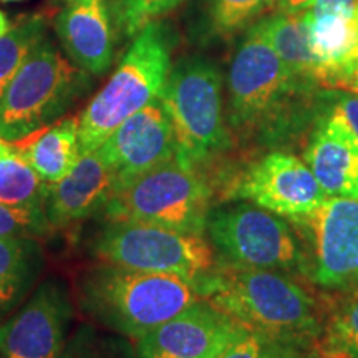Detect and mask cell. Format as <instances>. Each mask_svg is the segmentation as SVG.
Returning a JSON list of instances; mask_svg holds the SVG:
<instances>
[{
	"instance_id": "9a60e30c",
	"label": "cell",
	"mask_w": 358,
	"mask_h": 358,
	"mask_svg": "<svg viewBox=\"0 0 358 358\" xmlns=\"http://www.w3.org/2000/svg\"><path fill=\"white\" fill-rule=\"evenodd\" d=\"M96 151L115 174V187L174 158L176 138L161 100L124 120Z\"/></svg>"
},
{
	"instance_id": "603a6c76",
	"label": "cell",
	"mask_w": 358,
	"mask_h": 358,
	"mask_svg": "<svg viewBox=\"0 0 358 358\" xmlns=\"http://www.w3.org/2000/svg\"><path fill=\"white\" fill-rule=\"evenodd\" d=\"M45 38V22L42 17H27L0 35V96L3 90L25 64L30 53Z\"/></svg>"
},
{
	"instance_id": "e575fe53",
	"label": "cell",
	"mask_w": 358,
	"mask_h": 358,
	"mask_svg": "<svg viewBox=\"0 0 358 358\" xmlns=\"http://www.w3.org/2000/svg\"><path fill=\"white\" fill-rule=\"evenodd\" d=\"M8 29H10V24H8L7 17L3 15V12L0 10V35H3V34H6Z\"/></svg>"
},
{
	"instance_id": "ac0fdd59",
	"label": "cell",
	"mask_w": 358,
	"mask_h": 358,
	"mask_svg": "<svg viewBox=\"0 0 358 358\" xmlns=\"http://www.w3.org/2000/svg\"><path fill=\"white\" fill-rule=\"evenodd\" d=\"M306 163L327 196L358 198V140L337 120L317 116Z\"/></svg>"
},
{
	"instance_id": "cb8c5ba5",
	"label": "cell",
	"mask_w": 358,
	"mask_h": 358,
	"mask_svg": "<svg viewBox=\"0 0 358 358\" xmlns=\"http://www.w3.org/2000/svg\"><path fill=\"white\" fill-rule=\"evenodd\" d=\"M277 2L279 0H209L208 17L211 32L219 37H231L252 24V20Z\"/></svg>"
},
{
	"instance_id": "ffe728a7",
	"label": "cell",
	"mask_w": 358,
	"mask_h": 358,
	"mask_svg": "<svg viewBox=\"0 0 358 358\" xmlns=\"http://www.w3.org/2000/svg\"><path fill=\"white\" fill-rule=\"evenodd\" d=\"M262 38L271 45L287 70L301 82L317 85V64L310 47L307 22L302 13H275L254 25Z\"/></svg>"
},
{
	"instance_id": "7c38bea8",
	"label": "cell",
	"mask_w": 358,
	"mask_h": 358,
	"mask_svg": "<svg viewBox=\"0 0 358 358\" xmlns=\"http://www.w3.org/2000/svg\"><path fill=\"white\" fill-rule=\"evenodd\" d=\"M71 320L73 302L65 282L43 280L25 306L0 325V358H57Z\"/></svg>"
},
{
	"instance_id": "277c9868",
	"label": "cell",
	"mask_w": 358,
	"mask_h": 358,
	"mask_svg": "<svg viewBox=\"0 0 358 358\" xmlns=\"http://www.w3.org/2000/svg\"><path fill=\"white\" fill-rule=\"evenodd\" d=\"M211 199L213 187L199 168L176 155L115 187L101 214L106 221L153 224L204 236Z\"/></svg>"
},
{
	"instance_id": "e0dca14e",
	"label": "cell",
	"mask_w": 358,
	"mask_h": 358,
	"mask_svg": "<svg viewBox=\"0 0 358 358\" xmlns=\"http://www.w3.org/2000/svg\"><path fill=\"white\" fill-rule=\"evenodd\" d=\"M57 34L75 65L96 77L108 71L115 38L106 0H69L57 17Z\"/></svg>"
},
{
	"instance_id": "30bf717a",
	"label": "cell",
	"mask_w": 358,
	"mask_h": 358,
	"mask_svg": "<svg viewBox=\"0 0 358 358\" xmlns=\"http://www.w3.org/2000/svg\"><path fill=\"white\" fill-rule=\"evenodd\" d=\"M294 224L307 231L310 244L306 274L329 290L358 289V198L327 196Z\"/></svg>"
},
{
	"instance_id": "d4e9b609",
	"label": "cell",
	"mask_w": 358,
	"mask_h": 358,
	"mask_svg": "<svg viewBox=\"0 0 358 358\" xmlns=\"http://www.w3.org/2000/svg\"><path fill=\"white\" fill-rule=\"evenodd\" d=\"M57 358H133L123 340L106 335L96 327L82 325L65 342Z\"/></svg>"
},
{
	"instance_id": "8fae6325",
	"label": "cell",
	"mask_w": 358,
	"mask_h": 358,
	"mask_svg": "<svg viewBox=\"0 0 358 358\" xmlns=\"http://www.w3.org/2000/svg\"><path fill=\"white\" fill-rule=\"evenodd\" d=\"M227 192L292 222L307 217L327 198L307 163L285 151L268 153L250 164Z\"/></svg>"
},
{
	"instance_id": "8992f818",
	"label": "cell",
	"mask_w": 358,
	"mask_h": 358,
	"mask_svg": "<svg viewBox=\"0 0 358 358\" xmlns=\"http://www.w3.org/2000/svg\"><path fill=\"white\" fill-rule=\"evenodd\" d=\"M159 100L171 122L179 158L199 168L229 150L222 75L211 60L203 57L179 60L169 71Z\"/></svg>"
},
{
	"instance_id": "4316f807",
	"label": "cell",
	"mask_w": 358,
	"mask_h": 358,
	"mask_svg": "<svg viewBox=\"0 0 358 358\" xmlns=\"http://www.w3.org/2000/svg\"><path fill=\"white\" fill-rule=\"evenodd\" d=\"M50 231L45 211L0 203V239H37Z\"/></svg>"
},
{
	"instance_id": "5bb4252c",
	"label": "cell",
	"mask_w": 358,
	"mask_h": 358,
	"mask_svg": "<svg viewBox=\"0 0 358 358\" xmlns=\"http://www.w3.org/2000/svg\"><path fill=\"white\" fill-rule=\"evenodd\" d=\"M317 64V85L343 92L358 71V0H313L301 12Z\"/></svg>"
},
{
	"instance_id": "f1b7e54d",
	"label": "cell",
	"mask_w": 358,
	"mask_h": 358,
	"mask_svg": "<svg viewBox=\"0 0 358 358\" xmlns=\"http://www.w3.org/2000/svg\"><path fill=\"white\" fill-rule=\"evenodd\" d=\"M320 113L337 120L358 140V95L332 92V100L327 103Z\"/></svg>"
},
{
	"instance_id": "52a82bcc",
	"label": "cell",
	"mask_w": 358,
	"mask_h": 358,
	"mask_svg": "<svg viewBox=\"0 0 358 358\" xmlns=\"http://www.w3.org/2000/svg\"><path fill=\"white\" fill-rule=\"evenodd\" d=\"M88 88V71L43 38L0 96V138L15 143L53 123Z\"/></svg>"
},
{
	"instance_id": "7402d4cb",
	"label": "cell",
	"mask_w": 358,
	"mask_h": 358,
	"mask_svg": "<svg viewBox=\"0 0 358 358\" xmlns=\"http://www.w3.org/2000/svg\"><path fill=\"white\" fill-rule=\"evenodd\" d=\"M47 182L27 161L12 151L0 158V203L45 211Z\"/></svg>"
},
{
	"instance_id": "44dd1931",
	"label": "cell",
	"mask_w": 358,
	"mask_h": 358,
	"mask_svg": "<svg viewBox=\"0 0 358 358\" xmlns=\"http://www.w3.org/2000/svg\"><path fill=\"white\" fill-rule=\"evenodd\" d=\"M42 250L35 239H0V307L13 306L37 279Z\"/></svg>"
},
{
	"instance_id": "4dcf8cb0",
	"label": "cell",
	"mask_w": 358,
	"mask_h": 358,
	"mask_svg": "<svg viewBox=\"0 0 358 358\" xmlns=\"http://www.w3.org/2000/svg\"><path fill=\"white\" fill-rule=\"evenodd\" d=\"M312 348L313 350L310 358H358L350 350H347L345 347L330 342L327 338H322Z\"/></svg>"
},
{
	"instance_id": "1f68e13d",
	"label": "cell",
	"mask_w": 358,
	"mask_h": 358,
	"mask_svg": "<svg viewBox=\"0 0 358 358\" xmlns=\"http://www.w3.org/2000/svg\"><path fill=\"white\" fill-rule=\"evenodd\" d=\"M266 358H306L302 348L284 345V343H268Z\"/></svg>"
},
{
	"instance_id": "7a4b0ae2",
	"label": "cell",
	"mask_w": 358,
	"mask_h": 358,
	"mask_svg": "<svg viewBox=\"0 0 358 358\" xmlns=\"http://www.w3.org/2000/svg\"><path fill=\"white\" fill-rule=\"evenodd\" d=\"M198 287L176 274L143 272L100 262L80 277L85 313L111 332L141 338L199 301Z\"/></svg>"
},
{
	"instance_id": "5b68a950",
	"label": "cell",
	"mask_w": 358,
	"mask_h": 358,
	"mask_svg": "<svg viewBox=\"0 0 358 358\" xmlns=\"http://www.w3.org/2000/svg\"><path fill=\"white\" fill-rule=\"evenodd\" d=\"M227 90L232 127L279 133L289 122H297L301 100L317 88L295 78L252 27L232 60Z\"/></svg>"
},
{
	"instance_id": "2e32d148",
	"label": "cell",
	"mask_w": 358,
	"mask_h": 358,
	"mask_svg": "<svg viewBox=\"0 0 358 358\" xmlns=\"http://www.w3.org/2000/svg\"><path fill=\"white\" fill-rule=\"evenodd\" d=\"M113 189L115 174L100 153H80L65 178L47 185L45 213L52 229H64L101 213Z\"/></svg>"
},
{
	"instance_id": "836d02e7",
	"label": "cell",
	"mask_w": 358,
	"mask_h": 358,
	"mask_svg": "<svg viewBox=\"0 0 358 358\" xmlns=\"http://www.w3.org/2000/svg\"><path fill=\"white\" fill-rule=\"evenodd\" d=\"M12 151H13L12 143H8V141L2 140V138H0V158H3V156L10 155Z\"/></svg>"
},
{
	"instance_id": "d590c367",
	"label": "cell",
	"mask_w": 358,
	"mask_h": 358,
	"mask_svg": "<svg viewBox=\"0 0 358 358\" xmlns=\"http://www.w3.org/2000/svg\"><path fill=\"white\" fill-rule=\"evenodd\" d=\"M2 2H20V0H2Z\"/></svg>"
},
{
	"instance_id": "d6986e66",
	"label": "cell",
	"mask_w": 358,
	"mask_h": 358,
	"mask_svg": "<svg viewBox=\"0 0 358 358\" xmlns=\"http://www.w3.org/2000/svg\"><path fill=\"white\" fill-rule=\"evenodd\" d=\"M12 146L43 182L52 185L60 181L70 173L82 153L78 141V118L70 116L58 120L12 143Z\"/></svg>"
},
{
	"instance_id": "f546056e",
	"label": "cell",
	"mask_w": 358,
	"mask_h": 358,
	"mask_svg": "<svg viewBox=\"0 0 358 358\" xmlns=\"http://www.w3.org/2000/svg\"><path fill=\"white\" fill-rule=\"evenodd\" d=\"M268 343L261 335L249 330L217 358H266Z\"/></svg>"
},
{
	"instance_id": "3957f363",
	"label": "cell",
	"mask_w": 358,
	"mask_h": 358,
	"mask_svg": "<svg viewBox=\"0 0 358 358\" xmlns=\"http://www.w3.org/2000/svg\"><path fill=\"white\" fill-rule=\"evenodd\" d=\"M171 71V37L151 22L136 34L118 69L78 118L80 151H95L129 116L159 100Z\"/></svg>"
},
{
	"instance_id": "4fadbf2b",
	"label": "cell",
	"mask_w": 358,
	"mask_h": 358,
	"mask_svg": "<svg viewBox=\"0 0 358 358\" xmlns=\"http://www.w3.org/2000/svg\"><path fill=\"white\" fill-rule=\"evenodd\" d=\"M249 332L231 315L199 299L136 340L138 358H217Z\"/></svg>"
},
{
	"instance_id": "484cf974",
	"label": "cell",
	"mask_w": 358,
	"mask_h": 358,
	"mask_svg": "<svg viewBox=\"0 0 358 358\" xmlns=\"http://www.w3.org/2000/svg\"><path fill=\"white\" fill-rule=\"evenodd\" d=\"M182 0H111L110 10L124 35L131 37L148 24L176 8Z\"/></svg>"
},
{
	"instance_id": "9c48e42d",
	"label": "cell",
	"mask_w": 358,
	"mask_h": 358,
	"mask_svg": "<svg viewBox=\"0 0 358 358\" xmlns=\"http://www.w3.org/2000/svg\"><path fill=\"white\" fill-rule=\"evenodd\" d=\"M206 232L222 262L306 272V254L289 222L256 204H234L209 211Z\"/></svg>"
},
{
	"instance_id": "ba28073f",
	"label": "cell",
	"mask_w": 358,
	"mask_h": 358,
	"mask_svg": "<svg viewBox=\"0 0 358 358\" xmlns=\"http://www.w3.org/2000/svg\"><path fill=\"white\" fill-rule=\"evenodd\" d=\"M92 252L100 262L176 274L194 285L217 266L204 236L143 222L108 221L93 237Z\"/></svg>"
},
{
	"instance_id": "d6a6232c",
	"label": "cell",
	"mask_w": 358,
	"mask_h": 358,
	"mask_svg": "<svg viewBox=\"0 0 358 358\" xmlns=\"http://www.w3.org/2000/svg\"><path fill=\"white\" fill-rule=\"evenodd\" d=\"M313 0H279L277 8L282 13H301L310 7Z\"/></svg>"
},
{
	"instance_id": "83f0119b",
	"label": "cell",
	"mask_w": 358,
	"mask_h": 358,
	"mask_svg": "<svg viewBox=\"0 0 358 358\" xmlns=\"http://www.w3.org/2000/svg\"><path fill=\"white\" fill-rule=\"evenodd\" d=\"M324 338L345 347L358 357V289L335 307L325 325Z\"/></svg>"
},
{
	"instance_id": "6da1fadb",
	"label": "cell",
	"mask_w": 358,
	"mask_h": 358,
	"mask_svg": "<svg viewBox=\"0 0 358 358\" xmlns=\"http://www.w3.org/2000/svg\"><path fill=\"white\" fill-rule=\"evenodd\" d=\"M206 299L271 343L313 347L322 335L313 295L285 272L221 262L198 284Z\"/></svg>"
}]
</instances>
